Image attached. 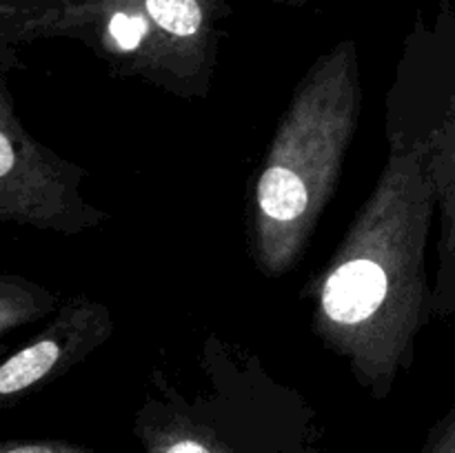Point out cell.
Instances as JSON below:
<instances>
[{"mask_svg": "<svg viewBox=\"0 0 455 453\" xmlns=\"http://www.w3.org/2000/svg\"><path fill=\"white\" fill-rule=\"evenodd\" d=\"M427 142H394L380 185L320 291V331L360 376L387 386L407 364L425 306V253L434 176Z\"/></svg>", "mask_w": 455, "mask_h": 453, "instance_id": "cell-1", "label": "cell"}, {"mask_svg": "<svg viewBox=\"0 0 455 453\" xmlns=\"http://www.w3.org/2000/svg\"><path fill=\"white\" fill-rule=\"evenodd\" d=\"M360 111L355 47L340 44L298 87L258 180V258L287 271L336 189Z\"/></svg>", "mask_w": 455, "mask_h": 453, "instance_id": "cell-2", "label": "cell"}, {"mask_svg": "<svg viewBox=\"0 0 455 453\" xmlns=\"http://www.w3.org/2000/svg\"><path fill=\"white\" fill-rule=\"evenodd\" d=\"M89 216L74 169L25 131L0 74V220L76 231L89 225Z\"/></svg>", "mask_w": 455, "mask_h": 453, "instance_id": "cell-3", "label": "cell"}, {"mask_svg": "<svg viewBox=\"0 0 455 453\" xmlns=\"http://www.w3.org/2000/svg\"><path fill=\"white\" fill-rule=\"evenodd\" d=\"M109 331V311L102 305L76 298L62 306L43 333L0 362V409L74 367Z\"/></svg>", "mask_w": 455, "mask_h": 453, "instance_id": "cell-4", "label": "cell"}, {"mask_svg": "<svg viewBox=\"0 0 455 453\" xmlns=\"http://www.w3.org/2000/svg\"><path fill=\"white\" fill-rule=\"evenodd\" d=\"M56 309V296L20 275L0 274V340Z\"/></svg>", "mask_w": 455, "mask_h": 453, "instance_id": "cell-5", "label": "cell"}, {"mask_svg": "<svg viewBox=\"0 0 455 453\" xmlns=\"http://www.w3.org/2000/svg\"><path fill=\"white\" fill-rule=\"evenodd\" d=\"M151 453H216L204 440L196 438L191 433H176L160 440Z\"/></svg>", "mask_w": 455, "mask_h": 453, "instance_id": "cell-6", "label": "cell"}, {"mask_svg": "<svg viewBox=\"0 0 455 453\" xmlns=\"http://www.w3.org/2000/svg\"><path fill=\"white\" fill-rule=\"evenodd\" d=\"M0 453H92L83 447L67 442H25V444H3Z\"/></svg>", "mask_w": 455, "mask_h": 453, "instance_id": "cell-7", "label": "cell"}, {"mask_svg": "<svg viewBox=\"0 0 455 453\" xmlns=\"http://www.w3.org/2000/svg\"><path fill=\"white\" fill-rule=\"evenodd\" d=\"M422 453H455V411L431 433Z\"/></svg>", "mask_w": 455, "mask_h": 453, "instance_id": "cell-8", "label": "cell"}, {"mask_svg": "<svg viewBox=\"0 0 455 453\" xmlns=\"http://www.w3.org/2000/svg\"><path fill=\"white\" fill-rule=\"evenodd\" d=\"M4 40H7V4H4V0H0V74L7 67V47H4Z\"/></svg>", "mask_w": 455, "mask_h": 453, "instance_id": "cell-9", "label": "cell"}]
</instances>
